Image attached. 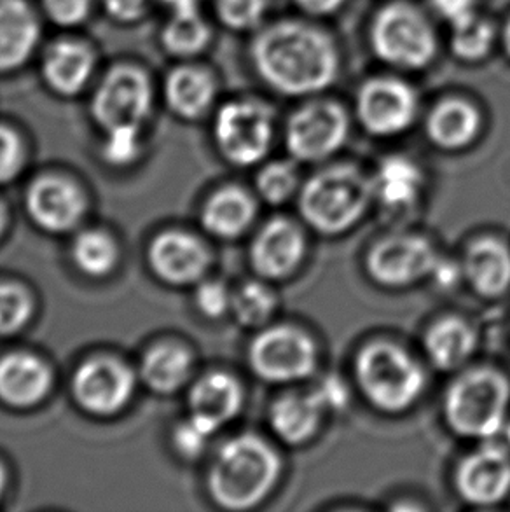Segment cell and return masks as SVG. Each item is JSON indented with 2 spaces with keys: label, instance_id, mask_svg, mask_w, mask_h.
I'll list each match as a JSON object with an SVG mask.
<instances>
[{
  "label": "cell",
  "instance_id": "6da1fadb",
  "mask_svg": "<svg viewBox=\"0 0 510 512\" xmlns=\"http://www.w3.org/2000/svg\"><path fill=\"white\" fill-rule=\"evenodd\" d=\"M250 56L262 81L285 97L327 90L341 70L338 44L308 21L280 20L262 28Z\"/></svg>",
  "mask_w": 510,
  "mask_h": 512
},
{
  "label": "cell",
  "instance_id": "7a4b0ae2",
  "mask_svg": "<svg viewBox=\"0 0 510 512\" xmlns=\"http://www.w3.org/2000/svg\"><path fill=\"white\" fill-rule=\"evenodd\" d=\"M280 472L276 451L261 437L243 434L222 444L208 474V490L224 509L247 511L275 490Z\"/></svg>",
  "mask_w": 510,
  "mask_h": 512
},
{
  "label": "cell",
  "instance_id": "3957f363",
  "mask_svg": "<svg viewBox=\"0 0 510 512\" xmlns=\"http://www.w3.org/2000/svg\"><path fill=\"white\" fill-rule=\"evenodd\" d=\"M373 200V177L353 165H336L304 184L299 212L318 233L341 235L366 215Z\"/></svg>",
  "mask_w": 510,
  "mask_h": 512
},
{
  "label": "cell",
  "instance_id": "277c9868",
  "mask_svg": "<svg viewBox=\"0 0 510 512\" xmlns=\"http://www.w3.org/2000/svg\"><path fill=\"white\" fill-rule=\"evenodd\" d=\"M510 385L493 369H474L449 387L444 415L455 434L491 441L509 422Z\"/></svg>",
  "mask_w": 510,
  "mask_h": 512
},
{
  "label": "cell",
  "instance_id": "5b68a950",
  "mask_svg": "<svg viewBox=\"0 0 510 512\" xmlns=\"http://www.w3.org/2000/svg\"><path fill=\"white\" fill-rule=\"evenodd\" d=\"M355 376L367 401L385 413L406 411L425 390L420 364L404 348L388 341H376L360 350Z\"/></svg>",
  "mask_w": 510,
  "mask_h": 512
},
{
  "label": "cell",
  "instance_id": "8992f818",
  "mask_svg": "<svg viewBox=\"0 0 510 512\" xmlns=\"http://www.w3.org/2000/svg\"><path fill=\"white\" fill-rule=\"evenodd\" d=\"M374 55L402 70H421L434 62L439 41L435 28L420 7L390 2L374 16L369 32Z\"/></svg>",
  "mask_w": 510,
  "mask_h": 512
},
{
  "label": "cell",
  "instance_id": "52a82bcc",
  "mask_svg": "<svg viewBox=\"0 0 510 512\" xmlns=\"http://www.w3.org/2000/svg\"><path fill=\"white\" fill-rule=\"evenodd\" d=\"M214 135L229 163L250 167L268 156L275 137V114L257 100L231 102L217 114Z\"/></svg>",
  "mask_w": 510,
  "mask_h": 512
},
{
  "label": "cell",
  "instance_id": "ba28073f",
  "mask_svg": "<svg viewBox=\"0 0 510 512\" xmlns=\"http://www.w3.org/2000/svg\"><path fill=\"white\" fill-rule=\"evenodd\" d=\"M317 360L315 341L296 327H269L252 341L249 350L255 376L278 385L310 378L317 369Z\"/></svg>",
  "mask_w": 510,
  "mask_h": 512
},
{
  "label": "cell",
  "instance_id": "9c48e42d",
  "mask_svg": "<svg viewBox=\"0 0 510 512\" xmlns=\"http://www.w3.org/2000/svg\"><path fill=\"white\" fill-rule=\"evenodd\" d=\"M151 102V84L144 72L131 65H119L95 91L91 114L107 133L140 130L151 111Z\"/></svg>",
  "mask_w": 510,
  "mask_h": 512
},
{
  "label": "cell",
  "instance_id": "30bf717a",
  "mask_svg": "<svg viewBox=\"0 0 510 512\" xmlns=\"http://www.w3.org/2000/svg\"><path fill=\"white\" fill-rule=\"evenodd\" d=\"M348 132L350 119L343 105L332 100H315L290 116L285 140L294 160L315 163L338 153Z\"/></svg>",
  "mask_w": 510,
  "mask_h": 512
},
{
  "label": "cell",
  "instance_id": "8fae6325",
  "mask_svg": "<svg viewBox=\"0 0 510 512\" xmlns=\"http://www.w3.org/2000/svg\"><path fill=\"white\" fill-rule=\"evenodd\" d=\"M360 125L374 137H395L411 128L418 116V95L397 77H373L357 95Z\"/></svg>",
  "mask_w": 510,
  "mask_h": 512
},
{
  "label": "cell",
  "instance_id": "7c38bea8",
  "mask_svg": "<svg viewBox=\"0 0 510 512\" xmlns=\"http://www.w3.org/2000/svg\"><path fill=\"white\" fill-rule=\"evenodd\" d=\"M439 254L425 236L395 235L374 245L367 256V273L376 284L402 289L430 277Z\"/></svg>",
  "mask_w": 510,
  "mask_h": 512
},
{
  "label": "cell",
  "instance_id": "4fadbf2b",
  "mask_svg": "<svg viewBox=\"0 0 510 512\" xmlns=\"http://www.w3.org/2000/svg\"><path fill=\"white\" fill-rule=\"evenodd\" d=\"M135 378L121 360L97 357L77 369L72 383L74 397L91 415L111 416L125 408L133 394Z\"/></svg>",
  "mask_w": 510,
  "mask_h": 512
},
{
  "label": "cell",
  "instance_id": "5bb4252c",
  "mask_svg": "<svg viewBox=\"0 0 510 512\" xmlns=\"http://www.w3.org/2000/svg\"><path fill=\"white\" fill-rule=\"evenodd\" d=\"M456 492L472 506H495L510 493V453L502 444L486 441L458 465Z\"/></svg>",
  "mask_w": 510,
  "mask_h": 512
},
{
  "label": "cell",
  "instance_id": "9a60e30c",
  "mask_svg": "<svg viewBox=\"0 0 510 512\" xmlns=\"http://www.w3.org/2000/svg\"><path fill=\"white\" fill-rule=\"evenodd\" d=\"M306 242L301 229L287 219H273L257 233L250 247V263L266 280L289 278L301 266Z\"/></svg>",
  "mask_w": 510,
  "mask_h": 512
},
{
  "label": "cell",
  "instance_id": "2e32d148",
  "mask_svg": "<svg viewBox=\"0 0 510 512\" xmlns=\"http://www.w3.org/2000/svg\"><path fill=\"white\" fill-rule=\"evenodd\" d=\"M27 208L35 224L51 233H62L81 221L86 203L70 180L42 177L28 191Z\"/></svg>",
  "mask_w": 510,
  "mask_h": 512
},
{
  "label": "cell",
  "instance_id": "e0dca14e",
  "mask_svg": "<svg viewBox=\"0 0 510 512\" xmlns=\"http://www.w3.org/2000/svg\"><path fill=\"white\" fill-rule=\"evenodd\" d=\"M154 273L168 284L187 285L198 282L207 271L210 257L198 238L168 231L158 236L149 250Z\"/></svg>",
  "mask_w": 510,
  "mask_h": 512
},
{
  "label": "cell",
  "instance_id": "ac0fdd59",
  "mask_svg": "<svg viewBox=\"0 0 510 512\" xmlns=\"http://www.w3.org/2000/svg\"><path fill=\"white\" fill-rule=\"evenodd\" d=\"M243 390L240 383L226 373L203 376L189 397L191 420L214 436L217 430L233 422L242 411Z\"/></svg>",
  "mask_w": 510,
  "mask_h": 512
},
{
  "label": "cell",
  "instance_id": "d6986e66",
  "mask_svg": "<svg viewBox=\"0 0 510 512\" xmlns=\"http://www.w3.org/2000/svg\"><path fill=\"white\" fill-rule=\"evenodd\" d=\"M324 402L315 388L290 392L276 399L269 409V423L278 439L289 446H303L317 436L324 420Z\"/></svg>",
  "mask_w": 510,
  "mask_h": 512
},
{
  "label": "cell",
  "instance_id": "ffe728a7",
  "mask_svg": "<svg viewBox=\"0 0 510 512\" xmlns=\"http://www.w3.org/2000/svg\"><path fill=\"white\" fill-rule=\"evenodd\" d=\"M51 387L48 366L28 353H11L0 359V399L14 408L41 402Z\"/></svg>",
  "mask_w": 510,
  "mask_h": 512
},
{
  "label": "cell",
  "instance_id": "44dd1931",
  "mask_svg": "<svg viewBox=\"0 0 510 512\" xmlns=\"http://www.w3.org/2000/svg\"><path fill=\"white\" fill-rule=\"evenodd\" d=\"M481 128V111L463 98H446L428 114V139L444 151H462L469 147L479 137Z\"/></svg>",
  "mask_w": 510,
  "mask_h": 512
},
{
  "label": "cell",
  "instance_id": "7402d4cb",
  "mask_svg": "<svg viewBox=\"0 0 510 512\" xmlns=\"http://www.w3.org/2000/svg\"><path fill=\"white\" fill-rule=\"evenodd\" d=\"M39 35V21L25 0H0V72L27 62Z\"/></svg>",
  "mask_w": 510,
  "mask_h": 512
},
{
  "label": "cell",
  "instance_id": "603a6c76",
  "mask_svg": "<svg viewBox=\"0 0 510 512\" xmlns=\"http://www.w3.org/2000/svg\"><path fill=\"white\" fill-rule=\"evenodd\" d=\"M423 187L421 168L406 156H390L381 161L373 177L374 200L393 214L411 210L420 200Z\"/></svg>",
  "mask_w": 510,
  "mask_h": 512
},
{
  "label": "cell",
  "instance_id": "cb8c5ba5",
  "mask_svg": "<svg viewBox=\"0 0 510 512\" xmlns=\"http://www.w3.org/2000/svg\"><path fill=\"white\" fill-rule=\"evenodd\" d=\"M463 277L484 298H498L510 287V250L495 238L472 243L463 259Z\"/></svg>",
  "mask_w": 510,
  "mask_h": 512
},
{
  "label": "cell",
  "instance_id": "d4e9b609",
  "mask_svg": "<svg viewBox=\"0 0 510 512\" xmlns=\"http://www.w3.org/2000/svg\"><path fill=\"white\" fill-rule=\"evenodd\" d=\"M95 58L81 42L60 41L49 48L42 62V77L51 90L74 97L90 81Z\"/></svg>",
  "mask_w": 510,
  "mask_h": 512
},
{
  "label": "cell",
  "instance_id": "484cf974",
  "mask_svg": "<svg viewBox=\"0 0 510 512\" xmlns=\"http://www.w3.org/2000/svg\"><path fill=\"white\" fill-rule=\"evenodd\" d=\"M215 93L214 76L200 67H179L166 77V102L180 118L203 116L214 104Z\"/></svg>",
  "mask_w": 510,
  "mask_h": 512
},
{
  "label": "cell",
  "instance_id": "4316f807",
  "mask_svg": "<svg viewBox=\"0 0 510 512\" xmlns=\"http://www.w3.org/2000/svg\"><path fill=\"white\" fill-rule=\"evenodd\" d=\"M476 346L474 329L456 317L439 320L425 336V352L439 371L460 369L472 357Z\"/></svg>",
  "mask_w": 510,
  "mask_h": 512
},
{
  "label": "cell",
  "instance_id": "83f0119b",
  "mask_svg": "<svg viewBox=\"0 0 510 512\" xmlns=\"http://www.w3.org/2000/svg\"><path fill=\"white\" fill-rule=\"evenodd\" d=\"M254 217L255 203L249 194L238 187H226L208 200L201 221L208 233L229 240L243 235Z\"/></svg>",
  "mask_w": 510,
  "mask_h": 512
},
{
  "label": "cell",
  "instance_id": "f1b7e54d",
  "mask_svg": "<svg viewBox=\"0 0 510 512\" xmlns=\"http://www.w3.org/2000/svg\"><path fill=\"white\" fill-rule=\"evenodd\" d=\"M191 374V355L184 346L163 343L151 348L142 360L145 383L159 394L179 390Z\"/></svg>",
  "mask_w": 510,
  "mask_h": 512
},
{
  "label": "cell",
  "instance_id": "f546056e",
  "mask_svg": "<svg viewBox=\"0 0 510 512\" xmlns=\"http://www.w3.org/2000/svg\"><path fill=\"white\" fill-rule=\"evenodd\" d=\"M210 27L201 18L198 7L173 11V16L163 28L166 51L175 56H194L207 48Z\"/></svg>",
  "mask_w": 510,
  "mask_h": 512
},
{
  "label": "cell",
  "instance_id": "4dcf8cb0",
  "mask_svg": "<svg viewBox=\"0 0 510 512\" xmlns=\"http://www.w3.org/2000/svg\"><path fill=\"white\" fill-rule=\"evenodd\" d=\"M451 28V49L463 62H481L490 55L497 42V28L479 13Z\"/></svg>",
  "mask_w": 510,
  "mask_h": 512
},
{
  "label": "cell",
  "instance_id": "1f68e13d",
  "mask_svg": "<svg viewBox=\"0 0 510 512\" xmlns=\"http://www.w3.org/2000/svg\"><path fill=\"white\" fill-rule=\"evenodd\" d=\"M74 263L90 277H105L118 261V247L104 231H84L72 247Z\"/></svg>",
  "mask_w": 510,
  "mask_h": 512
},
{
  "label": "cell",
  "instance_id": "d6a6232c",
  "mask_svg": "<svg viewBox=\"0 0 510 512\" xmlns=\"http://www.w3.org/2000/svg\"><path fill=\"white\" fill-rule=\"evenodd\" d=\"M278 298L275 291L262 282H247L233 294L231 312L243 327H261L273 319Z\"/></svg>",
  "mask_w": 510,
  "mask_h": 512
},
{
  "label": "cell",
  "instance_id": "836d02e7",
  "mask_svg": "<svg viewBox=\"0 0 510 512\" xmlns=\"http://www.w3.org/2000/svg\"><path fill=\"white\" fill-rule=\"evenodd\" d=\"M255 184L262 200L268 201L271 205H280L296 194L301 184V177H299L296 163L273 161L262 168Z\"/></svg>",
  "mask_w": 510,
  "mask_h": 512
},
{
  "label": "cell",
  "instance_id": "e575fe53",
  "mask_svg": "<svg viewBox=\"0 0 510 512\" xmlns=\"http://www.w3.org/2000/svg\"><path fill=\"white\" fill-rule=\"evenodd\" d=\"M32 301L18 285L0 284V334H13L27 324Z\"/></svg>",
  "mask_w": 510,
  "mask_h": 512
},
{
  "label": "cell",
  "instance_id": "d590c367",
  "mask_svg": "<svg viewBox=\"0 0 510 512\" xmlns=\"http://www.w3.org/2000/svg\"><path fill=\"white\" fill-rule=\"evenodd\" d=\"M215 9L226 27L243 32L261 25L268 0H215Z\"/></svg>",
  "mask_w": 510,
  "mask_h": 512
},
{
  "label": "cell",
  "instance_id": "8d00e7d4",
  "mask_svg": "<svg viewBox=\"0 0 510 512\" xmlns=\"http://www.w3.org/2000/svg\"><path fill=\"white\" fill-rule=\"evenodd\" d=\"M140 130H116L107 133L104 158L111 165H128L137 158Z\"/></svg>",
  "mask_w": 510,
  "mask_h": 512
},
{
  "label": "cell",
  "instance_id": "74e56055",
  "mask_svg": "<svg viewBox=\"0 0 510 512\" xmlns=\"http://www.w3.org/2000/svg\"><path fill=\"white\" fill-rule=\"evenodd\" d=\"M233 294L221 282H205L196 291V305L208 319H219L231 310Z\"/></svg>",
  "mask_w": 510,
  "mask_h": 512
},
{
  "label": "cell",
  "instance_id": "f35d334b",
  "mask_svg": "<svg viewBox=\"0 0 510 512\" xmlns=\"http://www.w3.org/2000/svg\"><path fill=\"white\" fill-rule=\"evenodd\" d=\"M42 7L56 25L74 27L90 14L91 0H42Z\"/></svg>",
  "mask_w": 510,
  "mask_h": 512
},
{
  "label": "cell",
  "instance_id": "ab89813d",
  "mask_svg": "<svg viewBox=\"0 0 510 512\" xmlns=\"http://www.w3.org/2000/svg\"><path fill=\"white\" fill-rule=\"evenodd\" d=\"M212 434H208L207 430L201 429L198 423L193 422L191 418L187 422L182 423L175 430V448L187 458H196L201 455L207 448L208 439Z\"/></svg>",
  "mask_w": 510,
  "mask_h": 512
},
{
  "label": "cell",
  "instance_id": "60d3db41",
  "mask_svg": "<svg viewBox=\"0 0 510 512\" xmlns=\"http://www.w3.org/2000/svg\"><path fill=\"white\" fill-rule=\"evenodd\" d=\"M21 168V142L16 133L0 126V184L13 179Z\"/></svg>",
  "mask_w": 510,
  "mask_h": 512
},
{
  "label": "cell",
  "instance_id": "b9f144b4",
  "mask_svg": "<svg viewBox=\"0 0 510 512\" xmlns=\"http://www.w3.org/2000/svg\"><path fill=\"white\" fill-rule=\"evenodd\" d=\"M315 392H317L320 401L324 402L327 413H334V411H341L348 406L350 402V394L345 383L336 378V376H327L324 380L317 383Z\"/></svg>",
  "mask_w": 510,
  "mask_h": 512
},
{
  "label": "cell",
  "instance_id": "7bdbcfd3",
  "mask_svg": "<svg viewBox=\"0 0 510 512\" xmlns=\"http://www.w3.org/2000/svg\"><path fill=\"white\" fill-rule=\"evenodd\" d=\"M430 7L451 27L477 13V0H430Z\"/></svg>",
  "mask_w": 510,
  "mask_h": 512
},
{
  "label": "cell",
  "instance_id": "ee69618b",
  "mask_svg": "<svg viewBox=\"0 0 510 512\" xmlns=\"http://www.w3.org/2000/svg\"><path fill=\"white\" fill-rule=\"evenodd\" d=\"M104 4L114 20L130 23L144 16L149 0H104Z\"/></svg>",
  "mask_w": 510,
  "mask_h": 512
},
{
  "label": "cell",
  "instance_id": "f6af8a7d",
  "mask_svg": "<svg viewBox=\"0 0 510 512\" xmlns=\"http://www.w3.org/2000/svg\"><path fill=\"white\" fill-rule=\"evenodd\" d=\"M430 277H434L435 284L442 289H449V287H455L458 280L463 277V266L453 263L451 259L439 257Z\"/></svg>",
  "mask_w": 510,
  "mask_h": 512
},
{
  "label": "cell",
  "instance_id": "bcb514c9",
  "mask_svg": "<svg viewBox=\"0 0 510 512\" xmlns=\"http://www.w3.org/2000/svg\"><path fill=\"white\" fill-rule=\"evenodd\" d=\"M346 0H296L297 6L311 16H329L339 11Z\"/></svg>",
  "mask_w": 510,
  "mask_h": 512
},
{
  "label": "cell",
  "instance_id": "7dc6e473",
  "mask_svg": "<svg viewBox=\"0 0 510 512\" xmlns=\"http://www.w3.org/2000/svg\"><path fill=\"white\" fill-rule=\"evenodd\" d=\"M163 2L172 7L173 11H179V9H193V7H198L200 0H163Z\"/></svg>",
  "mask_w": 510,
  "mask_h": 512
},
{
  "label": "cell",
  "instance_id": "c3c4849f",
  "mask_svg": "<svg viewBox=\"0 0 510 512\" xmlns=\"http://www.w3.org/2000/svg\"><path fill=\"white\" fill-rule=\"evenodd\" d=\"M502 44H504L505 53L510 58V18L505 23L504 32H502Z\"/></svg>",
  "mask_w": 510,
  "mask_h": 512
},
{
  "label": "cell",
  "instance_id": "681fc988",
  "mask_svg": "<svg viewBox=\"0 0 510 512\" xmlns=\"http://www.w3.org/2000/svg\"><path fill=\"white\" fill-rule=\"evenodd\" d=\"M6 210H4V207H2V203H0V235H2V231H4V228H6Z\"/></svg>",
  "mask_w": 510,
  "mask_h": 512
},
{
  "label": "cell",
  "instance_id": "f907efd6",
  "mask_svg": "<svg viewBox=\"0 0 510 512\" xmlns=\"http://www.w3.org/2000/svg\"><path fill=\"white\" fill-rule=\"evenodd\" d=\"M4 490H6V472H4L2 465H0V497H2Z\"/></svg>",
  "mask_w": 510,
  "mask_h": 512
},
{
  "label": "cell",
  "instance_id": "816d5d0a",
  "mask_svg": "<svg viewBox=\"0 0 510 512\" xmlns=\"http://www.w3.org/2000/svg\"><path fill=\"white\" fill-rule=\"evenodd\" d=\"M504 432H505V437H507V444H509V448H510V420H509V422H507V425H505Z\"/></svg>",
  "mask_w": 510,
  "mask_h": 512
}]
</instances>
